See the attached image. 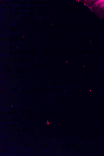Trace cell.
<instances>
[{
	"label": "cell",
	"instance_id": "obj_1",
	"mask_svg": "<svg viewBox=\"0 0 104 156\" xmlns=\"http://www.w3.org/2000/svg\"><path fill=\"white\" fill-rule=\"evenodd\" d=\"M94 5L100 8H104V1H99L95 2Z\"/></svg>",
	"mask_w": 104,
	"mask_h": 156
},
{
	"label": "cell",
	"instance_id": "obj_2",
	"mask_svg": "<svg viewBox=\"0 0 104 156\" xmlns=\"http://www.w3.org/2000/svg\"><path fill=\"white\" fill-rule=\"evenodd\" d=\"M46 124L48 125L50 124V123L48 122V120L47 121V122H46Z\"/></svg>",
	"mask_w": 104,
	"mask_h": 156
}]
</instances>
